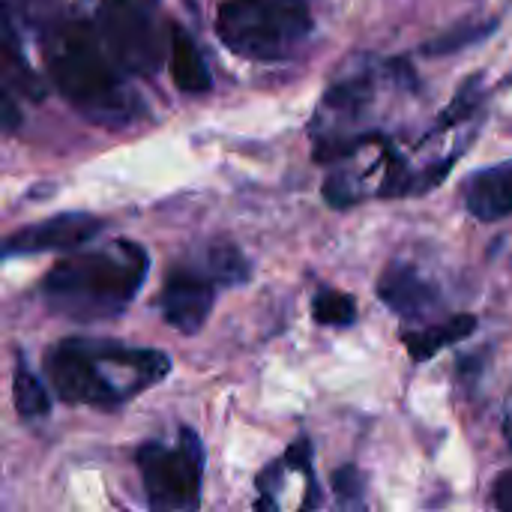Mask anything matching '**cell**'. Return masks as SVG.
Segmentation results:
<instances>
[{
  "label": "cell",
  "instance_id": "6da1fadb",
  "mask_svg": "<svg viewBox=\"0 0 512 512\" xmlns=\"http://www.w3.org/2000/svg\"><path fill=\"white\" fill-rule=\"evenodd\" d=\"M147 267V252L132 240H117L99 252H78L51 267L45 300L72 321H105L129 306Z\"/></svg>",
  "mask_w": 512,
  "mask_h": 512
},
{
  "label": "cell",
  "instance_id": "9a60e30c",
  "mask_svg": "<svg viewBox=\"0 0 512 512\" xmlns=\"http://www.w3.org/2000/svg\"><path fill=\"white\" fill-rule=\"evenodd\" d=\"M312 315L318 324L324 327H351L357 321V303L351 294L342 291H318V297L312 300Z\"/></svg>",
  "mask_w": 512,
  "mask_h": 512
},
{
  "label": "cell",
  "instance_id": "ac0fdd59",
  "mask_svg": "<svg viewBox=\"0 0 512 512\" xmlns=\"http://www.w3.org/2000/svg\"><path fill=\"white\" fill-rule=\"evenodd\" d=\"M18 123H21V111H18L12 93L6 90V84L0 78V129L3 132H12V129H18Z\"/></svg>",
  "mask_w": 512,
  "mask_h": 512
},
{
  "label": "cell",
  "instance_id": "5b68a950",
  "mask_svg": "<svg viewBox=\"0 0 512 512\" xmlns=\"http://www.w3.org/2000/svg\"><path fill=\"white\" fill-rule=\"evenodd\" d=\"M201 444L198 435L183 429L174 450L162 444H144L138 450V468L144 477L147 501L153 510H189L198 507L201 486Z\"/></svg>",
  "mask_w": 512,
  "mask_h": 512
},
{
  "label": "cell",
  "instance_id": "30bf717a",
  "mask_svg": "<svg viewBox=\"0 0 512 512\" xmlns=\"http://www.w3.org/2000/svg\"><path fill=\"white\" fill-rule=\"evenodd\" d=\"M465 207L480 222H501L512 216V159L474 171L465 180Z\"/></svg>",
  "mask_w": 512,
  "mask_h": 512
},
{
  "label": "cell",
  "instance_id": "e0dca14e",
  "mask_svg": "<svg viewBox=\"0 0 512 512\" xmlns=\"http://www.w3.org/2000/svg\"><path fill=\"white\" fill-rule=\"evenodd\" d=\"M333 489L342 507H360L363 504V474L354 465H345L333 474Z\"/></svg>",
  "mask_w": 512,
  "mask_h": 512
},
{
  "label": "cell",
  "instance_id": "3957f363",
  "mask_svg": "<svg viewBox=\"0 0 512 512\" xmlns=\"http://www.w3.org/2000/svg\"><path fill=\"white\" fill-rule=\"evenodd\" d=\"M216 33L240 57L285 60L312 33V12L306 0H225Z\"/></svg>",
  "mask_w": 512,
  "mask_h": 512
},
{
  "label": "cell",
  "instance_id": "ba28073f",
  "mask_svg": "<svg viewBox=\"0 0 512 512\" xmlns=\"http://www.w3.org/2000/svg\"><path fill=\"white\" fill-rule=\"evenodd\" d=\"M213 300L216 285L198 267H177L162 288V315L177 333L192 336L204 327Z\"/></svg>",
  "mask_w": 512,
  "mask_h": 512
},
{
  "label": "cell",
  "instance_id": "52a82bcc",
  "mask_svg": "<svg viewBox=\"0 0 512 512\" xmlns=\"http://www.w3.org/2000/svg\"><path fill=\"white\" fill-rule=\"evenodd\" d=\"M99 231H102V219L90 213H60L0 240V258L39 255V252H54V249H78L90 243Z\"/></svg>",
  "mask_w": 512,
  "mask_h": 512
},
{
  "label": "cell",
  "instance_id": "ffe728a7",
  "mask_svg": "<svg viewBox=\"0 0 512 512\" xmlns=\"http://www.w3.org/2000/svg\"><path fill=\"white\" fill-rule=\"evenodd\" d=\"M495 507L504 512H512V468L495 480Z\"/></svg>",
  "mask_w": 512,
  "mask_h": 512
},
{
  "label": "cell",
  "instance_id": "7a4b0ae2",
  "mask_svg": "<svg viewBox=\"0 0 512 512\" xmlns=\"http://www.w3.org/2000/svg\"><path fill=\"white\" fill-rule=\"evenodd\" d=\"M51 81L66 102L102 126H123L135 114V99L99 48V36L84 21L57 27L48 51Z\"/></svg>",
  "mask_w": 512,
  "mask_h": 512
},
{
  "label": "cell",
  "instance_id": "44dd1931",
  "mask_svg": "<svg viewBox=\"0 0 512 512\" xmlns=\"http://www.w3.org/2000/svg\"><path fill=\"white\" fill-rule=\"evenodd\" d=\"M504 432H507V441H510V447H512V411H510V417H507V423H504Z\"/></svg>",
  "mask_w": 512,
  "mask_h": 512
},
{
  "label": "cell",
  "instance_id": "2e32d148",
  "mask_svg": "<svg viewBox=\"0 0 512 512\" xmlns=\"http://www.w3.org/2000/svg\"><path fill=\"white\" fill-rule=\"evenodd\" d=\"M492 30H495V21H492V24H480V27H462V30H456V33H444V36L435 39V42H426L423 51H426V54H450V51H459V48H465V45H474V42L486 39Z\"/></svg>",
  "mask_w": 512,
  "mask_h": 512
},
{
  "label": "cell",
  "instance_id": "7c38bea8",
  "mask_svg": "<svg viewBox=\"0 0 512 512\" xmlns=\"http://www.w3.org/2000/svg\"><path fill=\"white\" fill-rule=\"evenodd\" d=\"M474 330H477L474 315H456L450 321H441V324H432V327H423V330H408V333H402V342H405L411 360L423 363V360H432L441 348L468 339Z\"/></svg>",
  "mask_w": 512,
  "mask_h": 512
},
{
  "label": "cell",
  "instance_id": "7402d4cb",
  "mask_svg": "<svg viewBox=\"0 0 512 512\" xmlns=\"http://www.w3.org/2000/svg\"><path fill=\"white\" fill-rule=\"evenodd\" d=\"M9 12H6V0H0V18H6Z\"/></svg>",
  "mask_w": 512,
  "mask_h": 512
},
{
  "label": "cell",
  "instance_id": "9c48e42d",
  "mask_svg": "<svg viewBox=\"0 0 512 512\" xmlns=\"http://www.w3.org/2000/svg\"><path fill=\"white\" fill-rule=\"evenodd\" d=\"M378 297L390 312L408 321L426 318L438 306V288L411 264H390L378 279Z\"/></svg>",
  "mask_w": 512,
  "mask_h": 512
},
{
  "label": "cell",
  "instance_id": "8fae6325",
  "mask_svg": "<svg viewBox=\"0 0 512 512\" xmlns=\"http://www.w3.org/2000/svg\"><path fill=\"white\" fill-rule=\"evenodd\" d=\"M168 57H171V75H174V84L186 93H204L210 90V69L198 51V45L192 42V36L171 24V33H168Z\"/></svg>",
  "mask_w": 512,
  "mask_h": 512
},
{
  "label": "cell",
  "instance_id": "4fadbf2b",
  "mask_svg": "<svg viewBox=\"0 0 512 512\" xmlns=\"http://www.w3.org/2000/svg\"><path fill=\"white\" fill-rule=\"evenodd\" d=\"M213 285H240L249 279V264L240 249L234 246H210L204 252V264L198 267Z\"/></svg>",
  "mask_w": 512,
  "mask_h": 512
},
{
  "label": "cell",
  "instance_id": "5bb4252c",
  "mask_svg": "<svg viewBox=\"0 0 512 512\" xmlns=\"http://www.w3.org/2000/svg\"><path fill=\"white\" fill-rule=\"evenodd\" d=\"M12 402H15V411L24 417V420H36V417H45L51 411V399H48V390L42 387V381L24 366V360H18L15 366V378H12Z\"/></svg>",
  "mask_w": 512,
  "mask_h": 512
},
{
  "label": "cell",
  "instance_id": "d6986e66",
  "mask_svg": "<svg viewBox=\"0 0 512 512\" xmlns=\"http://www.w3.org/2000/svg\"><path fill=\"white\" fill-rule=\"evenodd\" d=\"M309 462H312V444H309L306 438H300V441L288 450L285 465L294 468V471H309Z\"/></svg>",
  "mask_w": 512,
  "mask_h": 512
},
{
  "label": "cell",
  "instance_id": "277c9868",
  "mask_svg": "<svg viewBox=\"0 0 512 512\" xmlns=\"http://www.w3.org/2000/svg\"><path fill=\"white\" fill-rule=\"evenodd\" d=\"M96 30L126 72L153 75L165 60V33L150 0H99Z\"/></svg>",
  "mask_w": 512,
  "mask_h": 512
},
{
  "label": "cell",
  "instance_id": "8992f818",
  "mask_svg": "<svg viewBox=\"0 0 512 512\" xmlns=\"http://www.w3.org/2000/svg\"><path fill=\"white\" fill-rule=\"evenodd\" d=\"M45 369L54 393L66 405H96L117 408L120 396L102 375L90 342H63L45 357Z\"/></svg>",
  "mask_w": 512,
  "mask_h": 512
}]
</instances>
